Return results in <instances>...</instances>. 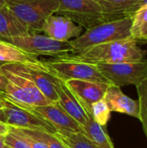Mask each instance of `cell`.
Here are the masks:
<instances>
[{
  "mask_svg": "<svg viewBox=\"0 0 147 148\" xmlns=\"http://www.w3.org/2000/svg\"><path fill=\"white\" fill-rule=\"evenodd\" d=\"M131 37L138 42H147V4L141 6L133 15Z\"/></svg>",
  "mask_w": 147,
  "mask_h": 148,
  "instance_id": "cell-20",
  "label": "cell"
},
{
  "mask_svg": "<svg viewBox=\"0 0 147 148\" xmlns=\"http://www.w3.org/2000/svg\"><path fill=\"white\" fill-rule=\"evenodd\" d=\"M146 52L141 49L132 37L95 45L67 56L68 59L97 63H119L137 62L145 59Z\"/></svg>",
  "mask_w": 147,
  "mask_h": 148,
  "instance_id": "cell-1",
  "label": "cell"
},
{
  "mask_svg": "<svg viewBox=\"0 0 147 148\" xmlns=\"http://www.w3.org/2000/svg\"><path fill=\"white\" fill-rule=\"evenodd\" d=\"M89 114L94 120L102 127L107 126L111 117V111L104 99L93 103L90 107Z\"/></svg>",
  "mask_w": 147,
  "mask_h": 148,
  "instance_id": "cell-23",
  "label": "cell"
},
{
  "mask_svg": "<svg viewBox=\"0 0 147 148\" xmlns=\"http://www.w3.org/2000/svg\"><path fill=\"white\" fill-rule=\"evenodd\" d=\"M55 89L58 95V102L60 105L81 127H84L88 121L89 114L84 109L76 97L67 87L65 82L58 78L55 84Z\"/></svg>",
  "mask_w": 147,
  "mask_h": 148,
  "instance_id": "cell-14",
  "label": "cell"
},
{
  "mask_svg": "<svg viewBox=\"0 0 147 148\" xmlns=\"http://www.w3.org/2000/svg\"><path fill=\"white\" fill-rule=\"evenodd\" d=\"M52 125L56 132H81V125L73 119L58 101L45 106L26 108Z\"/></svg>",
  "mask_w": 147,
  "mask_h": 148,
  "instance_id": "cell-11",
  "label": "cell"
},
{
  "mask_svg": "<svg viewBox=\"0 0 147 148\" xmlns=\"http://www.w3.org/2000/svg\"><path fill=\"white\" fill-rule=\"evenodd\" d=\"M4 64H6L5 62H1L0 61V92L1 93H4V90H5V87H6V84H7V82H8V80H7V78L3 75V74L2 73V71H1V69H2V67L4 65Z\"/></svg>",
  "mask_w": 147,
  "mask_h": 148,
  "instance_id": "cell-26",
  "label": "cell"
},
{
  "mask_svg": "<svg viewBox=\"0 0 147 148\" xmlns=\"http://www.w3.org/2000/svg\"><path fill=\"white\" fill-rule=\"evenodd\" d=\"M55 14L65 16L88 29L104 22L101 5L94 0H58Z\"/></svg>",
  "mask_w": 147,
  "mask_h": 148,
  "instance_id": "cell-8",
  "label": "cell"
},
{
  "mask_svg": "<svg viewBox=\"0 0 147 148\" xmlns=\"http://www.w3.org/2000/svg\"><path fill=\"white\" fill-rule=\"evenodd\" d=\"M9 131H10V127L4 123L0 122V136L6 135L9 133Z\"/></svg>",
  "mask_w": 147,
  "mask_h": 148,
  "instance_id": "cell-27",
  "label": "cell"
},
{
  "mask_svg": "<svg viewBox=\"0 0 147 148\" xmlns=\"http://www.w3.org/2000/svg\"><path fill=\"white\" fill-rule=\"evenodd\" d=\"M105 127L98 124L89 114L88 123L82 127L81 132L95 145L97 148H114Z\"/></svg>",
  "mask_w": 147,
  "mask_h": 148,
  "instance_id": "cell-19",
  "label": "cell"
},
{
  "mask_svg": "<svg viewBox=\"0 0 147 148\" xmlns=\"http://www.w3.org/2000/svg\"><path fill=\"white\" fill-rule=\"evenodd\" d=\"M101 73L112 85L125 87L138 86L147 78V60L119 63L95 64Z\"/></svg>",
  "mask_w": 147,
  "mask_h": 148,
  "instance_id": "cell-7",
  "label": "cell"
},
{
  "mask_svg": "<svg viewBox=\"0 0 147 148\" xmlns=\"http://www.w3.org/2000/svg\"><path fill=\"white\" fill-rule=\"evenodd\" d=\"M3 107H4L3 102V101H2V99H1V97H0V110H1V109H3Z\"/></svg>",
  "mask_w": 147,
  "mask_h": 148,
  "instance_id": "cell-31",
  "label": "cell"
},
{
  "mask_svg": "<svg viewBox=\"0 0 147 148\" xmlns=\"http://www.w3.org/2000/svg\"><path fill=\"white\" fill-rule=\"evenodd\" d=\"M83 28L70 18L52 14L42 23L40 31L43 35L60 42H69L83 33Z\"/></svg>",
  "mask_w": 147,
  "mask_h": 148,
  "instance_id": "cell-12",
  "label": "cell"
},
{
  "mask_svg": "<svg viewBox=\"0 0 147 148\" xmlns=\"http://www.w3.org/2000/svg\"><path fill=\"white\" fill-rule=\"evenodd\" d=\"M4 5H6V0H0V9Z\"/></svg>",
  "mask_w": 147,
  "mask_h": 148,
  "instance_id": "cell-30",
  "label": "cell"
},
{
  "mask_svg": "<svg viewBox=\"0 0 147 148\" xmlns=\"http://www.w3.org/2000/svg\"><path fill=\"white\" fill-rule=\"evenodd\" d=\"M3 95V93H1V92H0V97H1V96H2V95Z\"/></svg>",
  "mask_w": 147,
  "mask_h": 148,
  "instance_id": "cell-34",
  "label": "cell"
},
{
  "mask_svg": "<svg viewBox=\"0 0 147 148\" xmlns=\"http://www.w3.org/2000/svg\"><path fill=\"white\" fill-rule=\"evenodd\" d=\"M104 22L133 17L139 9V0H106L101 3Z\"/></svg>",
  "mask_w": 147,
  "mask_h": 148,
  "instance_id": "cell-16",
  "label": "cell"
},
{
  "mask_svg": "<svg viewBox=\"0 0 147 148\" xmlns=\"http://www.w3.org/2000/svg\"><path fill=\"white\" fill-rule=\"evenodd\" d=\"M139 103V121L147 138V78L136 86Z\"/></svg>",
  "mask_w": 147,
  "mask_h": 148,
  "instance_id": "cell-24",
  "label": "cell"
},
{
  "mask_svg": "<svg viewBox=\"0 0 147 148\" xmlns=\"http://www.w3.org/2000/svg\"><path fill=\"white\" fill-rule=\"evenodd\" d=\"M3 67L32 82L49 101H58V95L55 89L58 78L45 67L42 62L41 64L6 63Z\"/></svg>",
  "mask_w": 147,
  "mask_h": 148,
  "instance_id": "cell-9",
  "label": "cell"
},
{
  "mask_svg": "<svg viewBox=\"0 0 147 148\" xmlns=\"http://www.w3.org/2000/svg\"><path fill=\"white\" fill-rule=\"evenodd\" d=\"M3 148H10V147H7V146H5V145H4V146L3 147Z\"/></svg>",
  "mask_w": 147,
  "mask_h": 148,
  "instance_id": "cell-33",
  "label": "cell"
},
{
  "mask_svg": "<svg viewBox=\"0 0 147 148\" xmlns=\"http://www.w3.org/2000/svg\"><path fill=\"white\" fill-rule=\"evenodd\" d=\"M65 83L88 114L91 105L103 99L108 87L111 85L82 80H69Z\"/></svg>",
  "mask_w": 147,
  "mask_h": 148,
  "instance_id": "cell-13",
  "label": "cell"
},
{
  "mask_svg": "<svg viewBox=\"0 0 147 148\" xmlns=\"http://www.w3.org/2000/svg\"><path fill=\"white\" fill-rule=\"evenodd\" d=\"M0 61L5 63H42L36 56H31L16 46L2 40H0Z\"/></svg>",
  "mask_w": 147,
  "mask_h": 148,
  "instance_id": "cell-18",
  "label": "cell"
},
{
  "mask_svg": "<svg viewBox=\"0 0 147 148\" xmlns=\"http://www.w3.org/2000/svg\"><path fill=\"white\" fill-rule=\"evenodd\" d=\"M111 112L125 114L139 120V103L126 95L120 87L110 85L103 98Z\"/></svg>",
  "mask_w": 147,
  "mask_h": 148,
  "instance_id": "cell-15",
  "label": "cell"
},
{
  "mask_svg": "<svg viewBox=\"0 0 147 148\" xmlns=\"http://www.w3.org/2000/svg\"><path fill=\"white\" fill-rule=\"evenodd\" d=\"M132 23L133 17L103 22L86 29L80 36L70 40L69 43L74 53H76L101 43L130 38Z\"/></svg>",
  "mask_w": 147,
  "mask_h": 148,
  "instance_id": "cell-2",
  "label": "cell"
},
{
  "mask_svg": "<svg viewBox=\"0 0 147 148\" xmlns=\"http://www.w3.org/2000/svg\"><path fill=\"white\" fill-rule=\"evenodd\" d=\"M27 136L40 141L48 148H68L54 134L43 130H31L19 128Z\"/></svg>",
  "mask_w": 147,
  "mask_h": 148,
  "instance_id": "cell-22",
  "label": "cell"
},
{
  "mask_svg": "<svg viewBox=\"0 0 147 148\" xmlns=\"http://www.w3.org/2000/svg\"><path fill=\"white\" fill-rule=\"evenodd\" d=\"M10 129L12 130V131H14V132H16V134H20V135L28 142V144L30 146V147L31 148H48L44 144L41 143L40 141H37V140H34V139L29 137V136H27L26 134H24L19 128H16V127H10Z\"/></svg>",
  "mask_w": 147,
  "mask_h": 148,
  "instance_id": "cell-25",
  "label": "cell"
},
{
  "mask_svg": "<svg viewBox=\"0 0 147 148\" xmlns=\"http://www.w3.org/2000/svg\"><path fill=\"white\" fill-rule=\"evenodd\" d=\"M94 1H95V2H97V3H99L101 4V3H103V2L106 1V0H94Z\"/></svg>",
  "mask_w": 147,
  "mask_h": 148,
  "instance_id": "cell-32",
  "label": "cell"
},
{
  "mask_svg": "<svg viewBox=\"0 0 147 148\" xmlns=\"http://www.w3.org/2000/svg\"><path fill=\"white\" fill-rule=\"evenodd\" d=\"M6 6L31 30L40 31L43 21L55 14L58 0H6Z\"/></svg>",
  "mask_w": 147,
  "mask_h": 148,
  "instance_id": "cell-5",
  "label": "cell"
},
{
  "mask_svg": "<svg viewBox=\"0 0 147 148\" xmlns=\"http://www.w3.org/2000/svg\"><path fill=\"white\" fill-rule=\"evenodd\" d=\"M145 4H147V0H139V8Z\"/></svg>",
  "mask_w": 147,
  "mask_h": 148,
  "instance_id": "cell-29",
  "label": "cell"
},
{
  "mask_svg": "<svg viewBox=\"0 0 147 148\" xmlns=\"http://www.w3.org/2000/svg\"><path fill=\"white\" fill-rule=\"evenodd\" d=\"M3 137H4V136H0V148H3V147L4 146Z\"/></svg>",
  "mask_w": 147,
  "mask_h": 148,
  "instance_id": "cell-28",
  "label": "cell"
},
{
  "mask_svg": "<svg viewBox=\"0 0 147 148\" xmlns=\"http://www.w3.org/2000/svg\"><path fill=\"white\" fill-rule=\"evenodd\" d=\"M43 64L51 73L63 82L82 80L111 84L95 64L78 62L67 57H58L55 60L43 62Z\"/></svg>",
  "mask_w": 147,
  "mask_h": 148,
  "instance_id": "cell-6",
  "label": "cell"
},
{
  "mask_svg": "<svg viewBox=\"0 0 147 148\" xmlns=\"http://www.w3.org/2000/svg\"><path fill=\"white\" fill-rule=\"evenodd\" d=\"M1 71L8 80L3 95L11 102L23 108L54 103L49 101L29 80L20 76L3 67H2Z\"/></svg>",
  "mask_w": 147,
  "mask_h": 148,
  "instance_id": "cell-3",
  "label": "cell"
},
{
  "mask_svg": "<svg viewBox=\"0 0 147 148\" xmlns=\"http://www.w3.org/2000/svg\"><path fill=\"white\" fill-rule=\"evenodd\" d=\"M34 33L6 5L0 9V40Z\"/></svg>",
  "mask_w": 147,
  "mask_h": 148,
  "instance_id": "cell-17",
  "label": "cell"
},
{
  "mask_svg": "<svg viewBox=\"0 0 147 148\" xmlns=\"http://www.w3.org/2000/svg\"><path fill=\"white\" fill-rule=\"evenodd\" d=\"M1 99L4 107L0 110V122L10 127L43 130L54 134L56 133L55 127L41 117L11 102L3 95L1 96Z\"/></svg>",
  "mask_w": 147,
  "mask_h": 148,
  "instance_id": "cell-10",
  "label": "cell"
},
{
  "mask_svg": "<svg viewBox=\"0 0 147 148\" xmlns=\"http://www.w3.org/2000/svg\"><path fill=\"white\" fill-rule=\"evenodd\" d=\"M55 135L68 148H97L82 132H56Z\"/></svg>",
  "mask_w": 147,
  "mask_h": 148,
  "instance_id": "cell-21",
  "label": "cell"
},
{
  "mask_svg": "<svg viewBox=\"0 0 147 148\" xmlns=\"http://www.w3.org/2000/svg\"><path fill=\"white\" fill-rule=\"evenodd\" d=\"M1 40L7 42L34 56H48L63 57L74 54V49L69 42H60L45 35H39L36 33L6 37Z\"/></svg>",
  "mask_w": 147,
  "mask_h": 148,
  "instance_id": "cell-4",
  "label": "cell"
}]
</instances>
